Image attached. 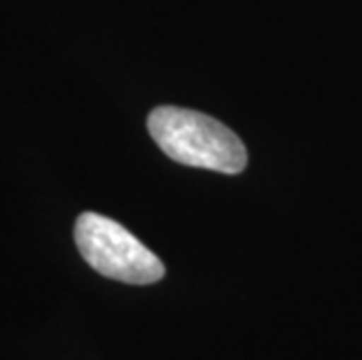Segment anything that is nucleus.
Returning <instances> with one entry per match:
<instances>
[{
	"instance_id": "f257e3e1",
	"label": "nucleus",
	"mask_w": 362,
	"mask_h": 360,
	"mask_svg": "<svg viewBox=\"0 0 362 360\" xmlns=\"http://www.w3.org/2000/svg\"><path fill=\"white\" fill-rule=\"evenodd\" d=\"M148 132L166 157L185 166L234 175L248 164L241 139L204 112L161 105L150 112Z\"/></svg>"
},
{
	"instance_id": "f03ea898",
	"label": "nucleus",
	"mask_w": 362,
	"mask_h": 360,
	"mask_svg": "<svg viewBox=\"0 0 362 360\" xmlns=\"http://www.w3.org/2000/svg\"><path fill=\"white\" fill-rule=\"evenodd\" d=\"M75 243L87 265L105 279L150 286L164 279V265L124 225L101 213H82L75 222Z\"/></svg>"
}]
</instances>
